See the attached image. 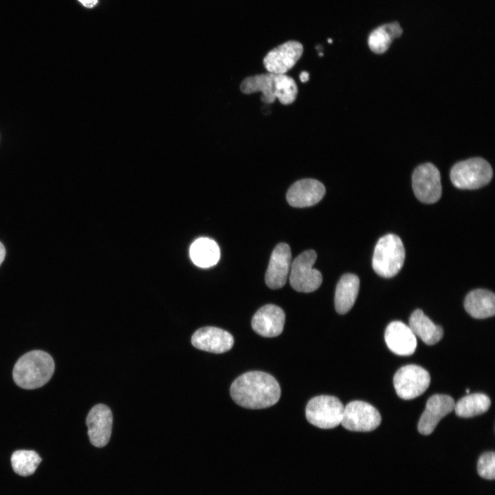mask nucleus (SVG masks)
<instances>
[{
  "instance_id": "1",
  "label": "nucleus",
  "mask_w": 495,
  "mask_h": 495,
  "mask_svg": "<svg viewBox=\"0 0 495 495\" xmlns=\"http://www.w3.org/2000/svg\"><path fill=\"white\" fill-rule=\"evenodd\" d=\"M280 393L277 380L270 374L258 371L241 375L230 386V395L234 402L250 409L274 405L279 400Z\"/></svg>"
},
{
  "instance_id": "2",
  "label": "nucleus",
  "mask_w": 495,
  "mask_h": 495,
  "mask_svg": "<svg viewBox=\"0 0 495 495\" xmlns=\"http://www.w3.org/2000/svg\"><path fill=\"white\" fill-rule=\"evenodd\" d=\"M54 371V362L47 353L34 350L22 355L12 372L14 382L25 389H34L45 385Z\"/></svg>"
},
{
  "instance_id": "3",
  "label": "nucleus",
  "mask_w": 495,
  "mask_h": 495,
  "mask_svg": "<svg viewBox=\"0 0 495 495\" xmlns=\"http://www.w3.org/2000/svg\"><path fill=\"white\" fill-rule=\"evenodd\" d=\"M405 260V249L400 238L393 234L381 237L377 242L372 266L380 276L390 278L402 269Z\"/></svg>"
},
{
  "instance_id": "4",
  "label": "nucleus",
  "mask_w": 495,
  "mask_h": 495,
  "mask_svg": "<svg viewBox=\"0 0 495 495\" xmlns=\"http://www.w3.org/2000/svg\"><path fill=\"white\" fill-rule=\"evenodd\" d=\"M493 170L484 159L473 157L455 164L450 170V179L459 189H477L492 179Z\"/></svg>"
},
{
  "instance_id": "5",
  "label": "nucleus",
  "mask_w": 495,
  "mask_h": 495,
  "mask_svg": "<svg viewBox=\"0 0 495 495\" xmlns=\"http://www.w3.org/2000/svg\"><path fill=\"white\" fill-rule=\"evenodd\" d=\"M344 406L336 397L319 395L311 399L305 408L307 421L322 429H330L341 424Z\"/></svg>"
},
{
  "instance_id": "6",
  "label": "nucleus",
  "mask_w": 495,
  "mask_h": 495,
  "mask_svg": "<svg viewBox=\"0 0 495 495\" xmlns=\"http://www.w3.org/2000/svg\"><path fill=\"white\" fill-rule=\"evenodd\" d=\"M317 254L313 250L303 252L292 263L289 283L292 287L299 292H311L321 285L322 276L318 270L313 268Z\"/></svg>"
},
{
  "instance_id": "7",
  "label": "nucleus",
  "mask_w": 495,
  "mask_h": 495,
  "mask_svg": "<svg viewBox=\"0 0 495 495\" xmlns=\"http://www.w3.org/2000/svg\"><path fill=\"white\" fill-rule=\"evenodd\" d=\"M430 383L429 373L416 364L401 367L393 377L397 395L403 399H412L423 394Z\"/></svg>"
},
{
  "instance_id": "8",
  "label": "nucleus",
  "mask_w": 495,
  "mask_h": 495,
  "mask_svg": "<svg viewBox=\"0 0 495 495\" xmlns=\"http://www.w3.org/2000/svg\"><path fill=\"white\" fill-rule=\"evenodd\" d=\"M382 418L379 411L363 401H352L344 407L341 424L346 430L369 432L377 428Z\"/></svg>"
},
{
  "instance_id": "9",
  "label": "nucleus",
  "mask_w": 495,
  "mask_h": 495,
  "mask_svg": "<svg viewBox=\"0 0 495 495\" xmlns=\"http://www.w3.org/2000/svg\"><path fill=\"white\" fill-rule=\"evenodd\" d=\"M412 186L416 197L422 203H435L441 196L440 173L431 163L421 164L415 169Z\"/></svg>"
},
{
  "instance_id": "10",
  "label": "nucleus",
  "mask_w": 495,
  "mask_h": 495,
  "mask_svg": "<svg viewBox=\"0 0 495 495\" xmlns=\"http://www.w3.org/2000/svg\"><path fill=\"white\" fill-rule=\"evenodd\" d=\"M302 45L296 41H289L270 51L263 59L269 73L285 74L301 57Z\"/></svg>"
},
{
  "instance_id": "11",
  "label": "nucleus",
  "mask_w": 495,
  "mask_h": 495,
  "mask_svg": "<svg viewBox=\"0 0 495 495\" xmlns=\"http://www.w3.org/2000/svg\"><path fill=\"white\" fill-rule=\"evenodd\" d=\"M91 443L97 448L105 446L111 437L113 415L104 404H97L89 412L86 419Z\"/></svg>"
},
{
  "instance_id": "12",
  "label": "nucleus",
  "mask_w": 495,
  "mask_h": 495,
  "mask_svg": "<svg viewBox=\"0 0 495 495\" xmlns=\"http://www.w3.org/2000/svg\"><path fill=\"white\" fill-rule=\"evenodd\" d=\"M454 405L453 398L449 395L436 394L431 396L419 420L418 431L424 435L431 434L440 420L454 410Z\"/></svg>"
},
{
  "instance_id": "13",
  "label": "nucleus",
  "mask_w": 495,
  "mask_h": 495,
  "mask_svg": "<svg viewBox=\"0 0 495 495\" xmlns=\"http://www.w3.org/2000/svg\"><path fill=\"white\" fill-rule=\"evenodd\" d=\"M292 265L291 250L287 243H280L274 249L265 273V280L268 287L276 289L283 287L287 279Z\"/></svg>"
},
{
  "instance_id": "14",
  "label": "nucleus",
  "mask_w": 495,
  "mask_h": 495,
  "mask_svg": "<svg viewBox=\"0 0 495 495\" xmlns=\"http://www.w3.org/2000/svg\"><path fill=\"white\" fill-rule=\"evenodd\" d=\"M191 342L199 350L222 353L231 349L234 344V338L228 331L222 329L205 327L193 333Z\"/></svg>"
},
{
  "instance_id": "15",
  "label": "nucleus",
  "mask_w": 495,
  "mask_h": 495,
  "mask_svg": "<svg viewBox=\"0 0 495 495\" xmlns=\"http://www.w3.org/2000/svg\"><path fill=\"white\" fill-rule=\"evenodd\" d=\"M325 187L314 179H302L294 183L287 192L289 204L296 208H305L318 203L325 194Z\"/></svg>"
},
{
  "instance_id": "16",
  "label": "nucleus",
  "mask_w": 495,
  "mask_h": 495,
  "mask_svg": "<svg viewBox=\"0 0 495 495\" xmlns=\"http://www.w3.org/2000/svg\"><path fill=\"white\" fill-rule=\"evenodd\" d=\"M285 314L283 310L273 304L261 307L252 319L253 330L263 337L279 336L283 330Z\"/></svg>"
},
{
  "instance_id": "17",
  "label": "nucleus",
  "mask_w": 495,
  "mask_h": 495,
  "mask_svg": "<svg viewBox=\"0 0 495 495\" xmlns=\"http://www.w3.org/2000/svg\"><path fill=\"white\" fill-rule=\"evenodd\" d=\"M384 340L388 349L398 355H410L417 347L416 336L409 326L401 321H393L388 324Z\"/></svg>"
},
{
  "instance_id": "18",
  "label": "nucleus",
  "mask_w": 495,
  "mask_h": 495,
  "mask_svg": "<svg viewBox=\"0 0 495 495\" xmlns=\"http://www.w3.org/2000/svg\"><path fill=\"white\" fill-rule=\"evenodd\" d=\"M464 308L472 317L484 319L495 314V296L484 289L471 291L464 300Z\"/></svg>"
},
{
  "instance_id": "19",
  "label": "nucleus",
  "mask_w": 495,
  "mask_h": 495,
  "mask_svg": "<svg viewBox=\"0 0 495 495\" xmlns=\"http://www.w3.org/2000/svg\"><path fill=\"white\" fill-rule=\"evenodd\" d=\"M360 287L359 278L353 274H344L338 281L335 292V307L338 314L347 313L353 306Z\"/></svg>"
},
{
  "instance_id": "20",
  "label": "nucleus",
  "mask_w": 495,
  "mask_h": 495,
  "mask_svg": "<svg viewBox=\"0 0 495 495\" xmlns=\"http://www.w3.org/2000/svg\"><path fill=\"white\" fill-rule=\"evenodd\" d=\"M408 326L414 334L428 345L437 343L443 335L442 327L434 324L421 309L412 313Z\"/></svg>"
},
{
  "instance_id": "21",
  "label": "nucleus",
  "mask_w": 495,
  "mask_h": 495,
  "mask_svg": "<svg viewBox=\"0 0 495 495\" xmlns=\"http://www.w3.org/2000/svg\"><path fill=\"white\" fill-rule=\"evenodd\" d=\"M190 256L192 262L198 267H210L216 265L219 260V247L214 240L201 237L192 243Z\"/></svg>"
},
{
  "instance_id": "22",
  "label": "nucleus",
  "mask_w": 495,
  "mask_h": 495,
  "mask_svg": "<svg viewBox=\"0 0 495 495\" xmlns=\"http://www.w3.org/2000/svg\"><path fill=\"white\" fill-rule=\"evenodd\" d=\"M240 89L245 94L261 91V100L265 103H272L276 100L275 74L267 73L247 77L242 81Z\"/></svg>"
},
{
  "instance_id": "23",
  "label": "nucleus",
  "mask_w": 495,
  "mask_h": 495,
  "mask_svg": "<svg viewBox=\"0 0 495 495\" xmlns=\"http://www.w3.org/2000/svg\"><path fill=\"white\" fill-rule=\"evenodd\" d=\"M402 34V29L398 23L384 25L377 28L370 34L368 39V46L374 53L382 54L388 49L392 41L399 37Z\"/></svg>"
},
{
  "instance_id": "24",
  "label": "nucleus",
  "mask_w": 495,
  "mask_h": 495,
  "mask_svg": "<svg viewBox=\"0 0 495 495\" xmlns=\"http://www.w3.org/2000/svg\"><path fill=\"white\" fill-rule=\"evenodd\" d=\"M490 399L483 393L469 394L460 399L454 405L456 415L469 418L485 412L490 407Z\"/></svg>"
},
{
  "instance_id": "25",
  "label": "nucleus",
  "mask_w": 495,
  "mask_h": 495,
  "mask_svg": "<svg viewBox=\"0 0 495 495\" xmlns=\"http://www.w3.org/2000/svg\"><path fill=\"white\" fill-rule=\"evenodd\" d=\"M41 460L38 454L34 450H16L11 456L13 470L22 476L34 474Z\"/></svg>"
},
{
  "instance_id": "26",
  "label": "nucleus",
  "mask_w": 495,
  "mask_h": 495,
  "mask_svg": "<svg viewBox=\"0 0 495 495\" xmlns=\"http://www.w3.org/2000/svg\"><path fill=\"white\" fill-rule=\"evenodd\" d=\"M298 89L294 80L286 74H275L276 98L283 104H292L296 98Z\"/></svg>"
},
{
  "instance_id": "27",
  "label": "nucleus",
  "mask_w": 495,
  "mask_h": 495,
  "mask_svg": "<svg viewBox=\"0 0 495 495\" xmlns=\"http://www.w3.org/2000/svg\"><path fill=\"white\" fill-rule=\"evenodd\" d=\"M477 471L479 476L488 480L495 478V454L494 452L483 453L478 460Z\"/></svg>"
},
{
  "instance_id": "28",
  "label": "nucleus",
  "mask_w": 495,
  "mask_h": 495,
  "mask_svg": "<svg viewBox=\"0 0 495 495\" xmlns=\"http://www.w3.org/2000/svg\"><path fill=\"white\" fill-rule=\"evenodd\" d=\"M79 2H80L85 7H87L88 8H93L97 3L98 0H78Z\"/></svg>"
},
{
  "instance_id": "29",
  "label": "nucleus",
  "mask_w": 495,
  "mask_h": 495,
  "mask_svg": "<svg viewBox=\"0 0 495 495\" xmlns=\"http://www.w3.org/2000/svg\"><path fill=\"white\" fill-rule=\"evenodd\" d=\"M6 256V249L4 245L0 242V265L3 261Z\"/></svg>"
},
{
  "instance_id": "30",
  "label": "nucleus",
  "mask_w": 495,
  "mask_h": 495,
  "mask_svg": "<svg viewBox=\"0 0 495 495\" xmlns=\"http://www.w3.org/2000/svg\"><path fill=\"white\" fill-rule=\"evenodd\" d=\"M309 73L307 72L303 71L300 74L299 78L300 80L302 82H306L309 80Z\"/></svg>"
},
{
  "instance_id": "31",
  "label": "nucleus",
  "mask_w": 495,
  "mask_h": 495,
  "mask_svg": "<svg viewBox=\"0 0 495 495\" xmlns=\"http://www.w3.org/2000/svg\"><path fill=\"white\" fill-rule=\"evenodd\" d=\"M466 393L469 394V393H470V389L467 388V389H466Z\"/></svg>"
},
{
  "instance_id": "32",
  "label": "nucleus",
  "mask_w": 495,
  "mask_h": 495,
  "mask_svg": "<svg viewBox=\"0 0 495 495\" xmlns=\"http://www.w3.org/2000/svg\"><path fill=\"white\" fill-rule=\"evenodd\" d=\"M328 42L331 43H332V40H331V39H328Z\"/></svg>"
}]
</instances>
